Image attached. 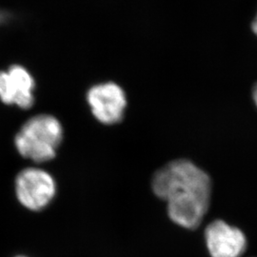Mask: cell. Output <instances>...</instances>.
Instances as JSON below:
<instances>
[{"label": "cell", "instance_id": "ba28073f", "mask_svg": "<svg viewBox=\"0 0 257 257\" xmlns=\"http://www.w3.org/2000/svg\"><path fill=\"white\" fill-rule=\"evenodd\" d=\"M251 29H252V32L257 36V16L256 18L253 20L252 24H251Z\"/></svg>", "mask_w": 257, "mask_h": 257}, {"label": "cell", "instance_id": "5b68a950", "mask_svg": "<svg viewBox=\"0 0 257 257\" xmlns=\"http://www.w3.org/2000/svg\"><path fill=\"white\" fill-rule=\"evenodd\" d=\"M205 238L211 257H240L247 248L244 232L223 220L211 222Z\"/></svg>", "mask_w": 257, "mask_h": 257}, {"label": "cell", "instance_id": "6da1fadb", "mask_svg": "<svg viewBox=\"0 0 257 257\" xmlns=\"http://www.w3.org/2000/svg\"><path fill=\"white\" fill-rule=\"evenodd\" d=\"M153 190L168 203L170 218L187 229L197 228L210 206L211 178L189 160H175L157 171Z\"/></svg>", "mask_w": 257, "mask_h": 257}, {"label": "cell", "instance_id": "277c9868", "mask_svg": "<svg viewBox=\"0 0 257 257\" xmlns=\"http://www.w3.org/2000/svg\"><path fill=\"white\" fill-rule=\"evenodd\" d=\"M87 100L94 117L106 125L121 121L127 105L125 92L112 82L93 86L87 93Z\"/></svg>", "mask_w": 257, "mask_h": 257}, {"label": "cell", "instance_id": "52a82bcc", "mask_svg": "<svg viewBox=\"0 0 257 257\" xmlns=\"http://www.w3.org/2000/svg\"><path fill=\"white\" fill-rule=\"evenodd\" d=\"M252 97H253V101L255 103L257 107V84L254 86L253 88V91H252Z\"/></svg>", "mask_w": 257, "mask_h": 257}, {"label": "cell", "instance_id": "7a4b0ae2", "mask_svg": "<svg viewBox=\"0 0 257 257\" xmlns=\"http://www.w3.org/2000/svg\"><path fill=\"white\" fill-rule=\"evenodd\" d=\"M63 138V128L55 116L38 114L20 128L16 137L19 154L37 163L53 159Z\"/></svg>", "mask_w": 257, "mask_h": 257}, {"label": "cell", "instance_id": "8992f818", "mask_svg": "<svg viewBox=\"0 0 257 257\" xmlns=\"http://www.w3.org/2000/svg\"><path fill=\"white\" fill-rule=\"evenodd\" d=\"M35 80L27 70L19 65L0 72V99L8 105L29 109L34 104Z\"/></svg>", "mask_w": 257, "mask_h": 257}, {"label": "cell", "instance_id": "3957f363", "mask_svg": "<svg viewBox=\"0 0 257 257\" xmlns=\"http://www.w3.org/2000/svg\"><path fill=\"white\" fill-rule=\"evenodd\" d=\"M16 190L19 202L24 207L32 211H39L54 198L55 180L43 170L29 168L18 175Z\"/></svg>", "mask_w": 257, "mask_h": 257}]
</instances>
